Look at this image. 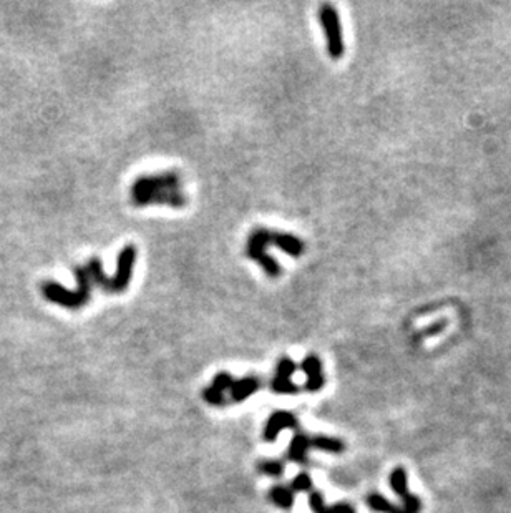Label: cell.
I'll list each match as a JSON object with an SVG mask.
<instances>
[{
    "label": "cell",
    "instance_id": "1",
    "mask_svg": "<svg viewBox=\"0 0 511 513\" xmlns=\"http://www.w3.org/2000/svg\"><path fill=\"white\" fill-rule=\"evenodd\" d=\"M130 198L137 208L165 204L181 209L187 204V197L183 191V178L175 170L138 176L130 188Z\"/></svg>",
    "mask_w": 511,
    "mask_h": 513
},
{
    "label": "cell",
    "instance_id": "2",
    "mask_svg": "<svg viewBox=\"0 0 511 513\" xmlns=\"http://www.w3.org/2000/svg\"><path fill=\"white\" fill-rule=\"evenodd\" d=\"M73 273L78 284L77 289L70 291V289L62 286V284L57 281H45L42 284V295H44L45 299L70 311H77L85 307L92 297V289H93L92 276L90 273H88L87 266L83 264L75 266Z\"/></svg>",
    "mask_w": 511,
    "mask_h": 513
},
{
    "label": "cell",
    "instance_id": "3",
    "mask_svg": "<svg viewBox=\"0 0 511 513\" xmlns=\"http://www.w3.org/2000/svg\"><path fill=\"white\" fill-rule=\"evenodd\" d=\"M267 248H269V246H267V228L264 226L254 228L246 240L245 254L251 261L259 264L261 269L267 274V276L276 279L283 274V268H281L278 259H276L274 256L267 253Z\"/></svg>",
    "mask_w": 511,
    "mask_h": 513
},
{
    "label": "cell",
    "instance_id": "4",
    "mask_svg": "<svg viewBox=\"0 0 511 513\" xmlns=\"http://www.w3.org/2000/svg\"><path fill=\"white\" fill-rule=\"evenodd\" d=\"M319 22H321L322 30L326 35L327 52H329L332 60H339L344 55V35H342V23L339 12L331 4H324L319 7Z\"/></svg>",
    "mask_w": 511,
    "mask_h": 513
},
{
    "label": "cell",
    "instance_id": "5",
    "mask_svg": "<svg viewBox=\"0 0 511 513\" xmlns=\"http://www.w3.org/2000/svg\"><path fill=\"white\" fill-rule=\"evenodd\" d=\"M138 258V249L135 245H126L120 249L118 258H116V269L115 274L109 278L106 283V295H123L128 289L131 278H133L135 263Z\"/></svg>",
    "mask_w": 511,
    "mask_h": 513
},
{
    "label": "cell",
    "instance_id": "6",
    "mask_svg": "<svg viewBox=\"0 0 511 513\" xmlns=\"http://www.w3.org/2000/svg\"><path fill=\"white\" fill-rule=\"evenodd\" d=\"M407 472L403 467H397L390 474V487L402 500V507L407 513H420L421 512V500L409 490V480H407Z\"/></svg>",
    "mask_w": 511,
    "mask_h": 513
},
{
    "label": "cell",
    "instance_id": "7",
    "mask_svg": "<svg viewBox=\"0 0 511 513\" xmlns=\"http://www.w3.org/2000/svg\"><path fill=\"white\" fill-rule=\"evenodd\" d=\"M267 246H274V248L281 249L294 259L301 258L304 251H306V245L299 236L290 235V233L269 230V228H267Z\"/></svg>",
    "mask_w": 511,
    "mask_h": 513
},
{
    "label": "cell",
    "instance_id": "8",
    "mask_svg": "<svg viewBox=\"0 0 511 513\" xmlns=\"http://www.w3.org/2000/svg\"><path fill=\"white\" fill-rule=\"evenodd\" d=\"M301 369L306 374V390H309V393H319L326 384L321 357L317 354H307L301 364Z\"/></svg>",
    "mask_w": 511,
    "mask_h": 513
},
{
    "label": "cell",
    "instance_id": "9",
    "mask_svg": "<svg viewBox=\"0 0 511 513\" xmlns=\"http://www.w3.org/2000/svg\"><path fill=\"white\" fill-rule=\"evenodd\" d=\"M285 428H297V419L289 410H276L274 414L269 415L264 427V437L266 442H276V438Z\"/></svg>",
    "mask_w": 511,
    "mask_h": 513
},
{
    "label": "cell",
    "instance_id": "10",
    "mask_svg": "<svg viewBox=\"0 0 511 513\" xmlns=\"http://www.w3.org/2000/svg\"><path fill=\"white\" fill-rule=\"evenodd\" d=\"M261 389V379L254 376H246L242 379H238L233 382L231 390H229V395H231L233 402H245L246 399H250L252 394H256L257 390Z\"/></svg>",
    "mask_w": 511,
    "mask_h": 513
},
{
    "label": "cell",
    "instance_id": "11",
    "mask_svg": "<svg viewBox=\"0 0 511 513\" xmlns=\"http://www.w3.org/2000/svg\"><path fill=\"white\" fill-rule=\"evenodd\" d=\"M309 507H311L314 513H355V508L345 502L335 503V505H326L324 495L317 490L309 493Z\"/></svg>",
    "mask_w": 511,
    "mask_h": 513
},
{
    "label": "cell",
    "instance_id": "12",
    "mask_svg": "<svg viewBox=\"0 0 511 513\" xmlns=\"http://www.w3.org/2000/svg\"><path fill=\"white\" fill-rule=\"evenodd\" d=\"M309 447H311V437L306 435V433L297 432L293 437V440H290L288 459L290 462H295V464H304L307 460Z\"/></svg>",
    "mask_w": 511,
    "mask_h": 513
},
{
    "label": "cell",
    "instance_id": "13",
    "mask_svg": "<svg viewBox=\"0 0 511 513\" xmlns=\"http://www.w3.org/2000/svg\"><path fill=\"white\" fill-rule=\"evenodd\" d=\"M269 500L274 503L276 507L283 508V510H289L294 505V492L290 487H284V485H276L269 490Z\"/></svg>",
    "mask_w": 511,
    "mask_h": 513
},
{
    "label": "cell",
    "instance_id": "14",
    "mask_svg": "<svg viewBox=\"0 0 511 513\" xmlns=\"http://www.w3.org/2000/svg\"><path fill=\"white\" fill-rule=\"evenodd\" d=\"M367 505L370 510L378 512V513H407L403 510V507L395 505V503L388 502L386 497L381 495V493H370L367 497Z\"/></svg>",
    "mask_w": 511,
    "mask_h": 513
},
{
    "label": "cell",
    "instance_id": "15",
    "mask_svg": "<svg viewBox=\"0 0 511 513\" xmlns=\"http://www.w3.org/2000/svg\"><path fill=\"white\" fill-rule=\"evenodd\" d=\"M311 447L319 450L329 452V454H342V452L345 450L344 442L339 440V438L326 437V435L311 437Z\"/></svg>",
    "mask_w": 511,
    "mask_h": 513
},
{
    "label": "cell",
    "instance_id": "16",
    "mask_svg": "<svg viewBox=\"0 0 511 513\" xmlns=\"http://www.w3.org/2000/svg\"><path fill=\"white\" fill-rule=\"evenodd\" d=\"M295 369V362L290 357H281L278 366H276V374L274 379H281V381H290V377L294 376Z\"/></svg>",
    "mask_w": 511,
    "mask_h": 513
},
{
    "label": "cell",
    "instance_id": "17",
    "mask_svg": "<svg viewBox=\"0 0 511 513\" xmlns=\"http://www.w3.org/2000/svg\"><path fill=\"white\" fill-rule=\"evenodd\" d=\"M257 470L269 477H281L284 474V464L281 460H262L257 464Z\"/></svg>",
    "mask_w": 511,
    "mask_h": 513
},
{
    "label": "cell",
    "instance_id": "18",
    "mask_svg": "<svg viewBox=\"0 0 511 513\" xmlns=\"http://www.w3.org/2000/svg\"><path fill=\"white\" fill-rule=\"evenodd\" d=\"M233 382H234V379L231 377V374H229V372H226V371H223V372H219V374L214 376V379L209 385H213L214 389L219 390V393L226 394V393H229V390H231Z\"/></svg>",
    "mask_w": 511,
    "mask_h": 513
},
{
    "label": "cell",
    "instance_id": "19",
    "mask_svg": "<svg viewBox=\"0 0 511 513\" xmlns=\"http://www.w3.org/2000/svg\"><path fill=\"white\" fill-rule=\"evenodd\" d=\"M203 399L209 405H214V407H221V405L226 404V394L219 393L213 385H208L203 390Z\"/></svg>",
    "mask_w": 511,
    "mask_h": 513
},
{
    "label": "cell",
    "instance_id": "20",
    "mask_svg": "<svg viewBox=\"0 0 511 513\" xmlns=\"http://www.w3.org/2000/svg\"><path fill=\"white\" fill-rule=\"evenodd\" d=\"M271 389L276 394H297L299 393V387L294 384L293 381H281V379H273L271 381Z\"/></svg>",
    "mask_w": 511,
    "mask_h": 513
},
{
    "label": "cell",
    "instance_id": "21",
    "mask_svg": "<svg viewBox=\"0 0 511 513\" xmlns=\"http://www.w3.org/2000/svg\"><path fill=\"white\" fill-rule=\"evenodd\" d=\"M293 492H311L312 490V478L309 474L295 475L293 483H290Z\"/></svg>",
    "mask_w": 511,
    "mask_h": 513
}]
</instances>
